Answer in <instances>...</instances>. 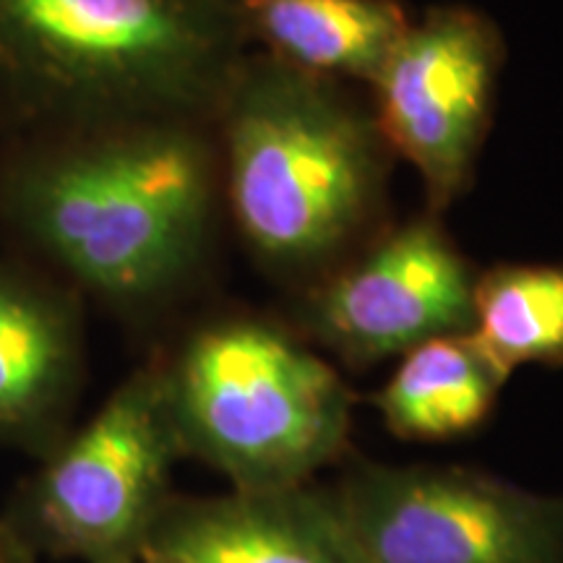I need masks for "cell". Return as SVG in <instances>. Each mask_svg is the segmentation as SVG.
<instances>
[{
  "mask_svg": "<svg viewBox=\"0 0 563 563\" xmlns=\"http://www.w3.org/2000/svg\"><path fill=\"white\" fill-rule=\"evenodd\" d=\"M16 207L81 282L141 298L170 285L199 251L207 157L183 131L125 133L42 162L16 186Z\"/></svg>",
  "mask_w": 563,
  "mask_h": 563,
  "instance_id": "6da1fadb",
  "label": "cell"
},
{
  "mask_svg": "<svg viewBox=\"0 0 563 563\" xmlns=\"http://www.w3.org/2000/svg\"><path fill=\"white\" fill-rule=\"evenodd\" d=\"M167 382L180 446L228 473L241 493H292L350 439L352 394L311 350L258 321L211 327Z\"/></svg>",
  "mask_w": 563,
  "mask_h": 563,
  "instance_id": "7a4b0ae2",
  "label": "cell"
},
{
  "mask_svg": "<svg viewBox=\"0 0 563 563\" xmlns=\"http://www.w3.org/2000/svg\"><path fill=\"white\" fill-rule=\"evenodd\" d=\"M230 201L253 249L308 264L347 241L373 188L371 136L295 68L245 79L228 115Z\"/></svg>",
  "mask_w": 563,
  "mask_h": 563,
  "instance_id": "3957f363",
  "label": "cell"
},
{
  "mask_svg": "<svg viewBox=\"0 0 563 563\" xmlns=\"http://www.w3.org/2000/svg\"><path fill=\"white\" fill-rule=\"evenodd\" d=\"M220 51L207 0H0V76L47 108L188 104Z\"/></svg>",
  "mask_w": 563,
  "mask_h": 563,
  "instance_id": "277c9868",
  "label": "cell"
},
{
  "mask_svg": "<svg viewBox=\"0 0 563 563\" xmlns=\"http://www.w3.org/2000/svg\"><path fill=\"white\" fill-rule=\"evenodd\" d=\"M319 496L363 563H563V496L470 470L363 464Z\"/></svg>",
  "mask_w": 563,
  "mask_h": 563,
  "instance_id": "5b68a950",
  "label": "cell"
},
{
  "mask_svg": "<svg viewBox=\"0 0 563 563\" xmlns=\"http://www.w3.org/2000/svg\"><path fill=\"white\" fill-rule=\"evenodd\" d=\"M501 47L467 9L410 24L373 79L378 131L426 183L435 209L462 191L481 146Z\"/></svg>",
  "mask_w": 563,
  "mask_h": 563,
  "instance_id": "8992f818",
  "label": "cell"
},
{
  "mask_svg": "<svg viewBox=\"0 0 563 563\" xmlns=\"http://www.w3.org/2000/svg\"><path fill=\"white\" fill-rule=\"evenodd\" d=\"M178 446L167 382L136 376L112 394L47 473V527L74 551L123 563L157 522Z\"/></svg>",
  "mask_w": 563,
  "mask_h": 563,
  "instance_id": "52a82bcc",
  "label": "cell"
},
{
  "mask_svg": "<svg viewBox=\"0 0 563 563\" xmlns=\"http://www.w3.org/2000/svg\"><path fill=\"white\" fill-rule=\"evenodd\" d=\"M475 277L433 222L405 224L368 256L329 279L311 300L323 340L371 363L473 323Z\"/></svg>",
  "mask_w": 563,
  "mask_h": 563,
  "instance_id": "ba28073f",
  "label": "cell"
},
{
  "mask_svg": "<svg viewBox=\"0 0 563 563\" xmlns=\"http://www.w3.org/2000/svg\"><path fill=\"white\" fill-rule=\"evenodd\" d=\"M150 555L188 563H340L313 490L241 493L159 514Z\"/></svg>",
  "mask_w": 563,
  "mask_h": 563,
  "instance_id": "9c48e42d",
  "label": "cell"
},
{
  "mask_svg": "<svg viewBox=\"0 0 563 563\" xmlns=\"http://www.w3.org/2000/svg\"><path fill=\"white\" fill-rule=\"evenodd\" d=\"M243 11L295 70L368 81L410 26L397 0H243Z\"/></svg>",
  "mask_w": 563,
  "mask_h": 563,
  "instance_id": "30bf717a",
  "label": "cell"
},
{
  "mask_svg": "<svg viewBox=\"0 0 563 563\" xmlns=\"http://www.w3.org/2000/svg\"><path fill=\"white\" fill-rule=\"evenodd\" d=\"M504 384L470 332L441 334L405 352L376 405L399 439L449 441L488 418Z\"/></svg>",
  "mask_w": 563,
  "mask_h": 563,
  "instance_id": "8fae6325",
  "label": "cell"
},
{
  "mask_svg": "<svg viewBox=\"0 0 563 563\" xmlns=\"http://www.w3.org/2000/svg\"><path fill=\"white\" fill-rule=\"evenodd\" d=\"M467 332L504 382L522 365H563V264H506L483 274Z\"/></svg>",
  "mask_w": 563,
  "mask_h": 563,
  "instance_id": "7c38bea8",
  "label": "cell"
},
{
  "mask_svg": "<svg viewBox=\"0 0 563 563\" xmlns=\"http://www.w3.org/2000/svg\"><path fill=\"white\" fill-rule=\"evenodd\" d=\"M70 332L40 295L0 277V426L53 405L70 371Z\"/></svg>",
  "mask_w": 563,
  "mask_h": 563,
  "instance_id": "4fadbf2b",
  "label": "cell"
},
{
  "mask_svg": "<svg viewBox=\"0 0 563 563\" xmlns=\"http://www.w3.org/2000/svg\"><path fill=\"white\" fill-rule=\"evenodd\" d=\"M313 496H316V504H319V511H321V517H323V525H327L329 540H332V545H334V553H336V559H340V563H363L361 555L355 553V548H352V545L347 543V538H344L340 527H336L334 517H332V514H329V509H327V504L321 501L319 490H313Z\"/></svg>",
  "mask_w": 563,
  "mask_h": 563,
  "instance_id": "5bb4252c",
  "label": "cell"
},
{
  "mask_svg": "<svg viewBox=\"0 0 563 563\" xmlns=\"http://www.w3.org/2000/svg\"><path fill=\"white\" fill-rule=\"evenodd\" d=\"M150 563H188L180 559H165V555H150Z\"/></svg>",
  "mask_w": 563,
  "mask_h": 563,
  "instance_id": "9a60e30c",
  "label": "cell"
}]
</instances>
